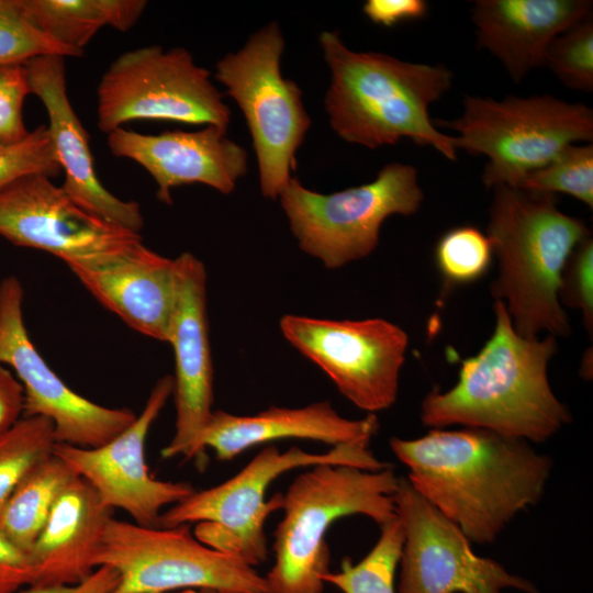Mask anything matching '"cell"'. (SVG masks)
<instances>
[{
	"label": "cell",
	"mask_w": 593,
	"mask_h": 593,
	"mask_svg": "<svg viewBox=\"0 0 593 593\" xmlns=\"http://www.w3.org/2000/svg\"><path fill=\"white\" fill-rule=\"evenodd\" d=\"M0 236L49 253L66 265L121 250L142 240L78 205L51 177L33 174L0 188Z\"/></svg>",
	"instance_id": "2e32d148"
},
{
	"label": "cell",
	"mask_w": 593,
	"mask_h": 593,
	"mask_svg": "<svg viewBox=\"0 0 593 593\" xmlns=\"http://www.w3.org/2000/svg\"><path fill=\"white\" fill-rule=\"evenodd\" d=\"M398 480L391 467L318 465L296 475L283 494V517L275 530V563L265 577L269 593H323L328 528L350 515L379 526L393 519Z\"/></svg>",
	"instance_id": "5b68a950"
},
{
	"label": "cell",
	"mask_w": 593,
	"mask_h": 593,
	"mask_svg": "<svg viewBox=\"0 0 593 593\" xmlns=\"http://www.w3.org/2000/svg\"><path fill=\"white\" fill-rule=\"evenodd\" d=\"M499 275L491 286L514 329L524 338L570 334L559 299L562 273L573 250L590 236L583 221L561 212L555 194L493 188L488 234Z\"/></svg>",
	"instance_id": "277c9868"
},
{
	"label": "cell",
	"mask_w": 593,
	"mask_h": 593,
	"mask_svg": "<svg viewBox=\"0 0 593 593\" xmlns=\"http://www.w3.org/2000/svg\"><path fill=\"white\" fill-rule=\"evenodd\" d=\"M114 510L75 477L58 495L29 556L30 586L72 585L97 569L94 558Z\"/></svg>",
	"instance_id": "603a6c76"
},
{
	"label": "cell",
	"mask_w": 593,
	"mask_h": 593,
	"mask_svg": "<svg viewBox=\"0 0 593 593\" xmlns=\"http://www.w3.org/2000/svg\"><path fill=\"white\" fill-rule=\"evenodd\" d=\"M417 176L412 165L390 163L372 181L329 194L292 177L278 199L300 249L325 268L338 269L377 248L389 216L418 211L424 193Z\"/></svg>",
	"instance_id": "9c48e42d"
},
{
	"label": "cell",
	"mask_w": 593,
	"mask_h": 593,
	"mask_svg": "<svg viewBox=\"0 0 593 593\" xmlns=\"http://www.w3.org/2000/svg\"><path fill=\"white\" fill-rule=\"evenodd\" d=\"M107 135L112 155L134 160L147 170L157 184L158 200L168 205L176 187L202 183L230 194L247 172L246 149L227 137V128L217 125L160 134L119 127Z\"/></svg>",
	"instance_id": "ac0fdd59"
},
{
	"label": "cell",
	"mask_w": 593,
	"mask_h": 593,
	"mask_svg": "<svg viewBox=\"0 0 593 593\" xmlns=\"http://www.w3.org/2000/svg\"><path fill=\"white\" fill-rule=\"evenodd\" d=\"M31 93L24 64L0 67V146L24 141L31 133L25 126L23 104Z\"/></svg>",
	"instance_id": "d6a6232c"
},
{
	"label": "cell",
	"mask_w": 593,
	"mask_h": 593,
	"mask_svg": "<svg viewBox=\"0 0 593 593\" xmlns=\"http://www.w3.org/2000/svg\"><path fill=\"white\" fill-rule=\"evenodd\" d=\"M362 11L374 24L391 27L404 21L424 18L428 4L424 0H367Z\"/></svg>",
	"instance_id": "d590c367"
},
{
	"label": "cell",
	"mask_w": 593,
	"mask_h": 593,
	"mask_svg": "<svg viewBox=\"0 0 593 593\" xmlns=\"http://www.w3.org/2000/svg\"><path fill=\"white\" fill-rule=\"evenodd\" d=\"M433 121L459 134L458 150L488 157L482 183L492 189L518 188L566 146L593 139L592 109L551 94L502 100L465 96L460 116Z\"/></svg>",
	"instance_id": "52a82bcc"
},
{
	"label": "cell",
	"mask_w": 593,
	"mask_h": 593,
	"mask_svg": "<svg viewBox=\"0 0 593 593\" xmlns=\"http://www.w3.org/2000/svg\"><path fill=\"white\" fill-rule=\"evenodd\" d=\"M176 301L168 342L175 354L176 430L163 458H204L200 439L212 416L213 365L206 310V270L191 253L175 258Z\"/></svg>",
	"instance_id": "e0dca14e"
},
{
	"label": "cell",
	"mask_w": 593,
	"mask_h": 593,
	"mask_svg": "<svg viewBox=\"0 0 593 593\" xmlns=\"http://www.w3.org/2000/svg\"><path fill=\"white\" fill-rule=\"evenodd\" d=\"M494 314L493 334L475 356L462 360L456 384L423 399L421 421L430 429L473 427L544 443L571 421L548 380L556 337L518 335L502 301H495Z\"/></svg>",
	"instance_id": "7a4b0ae2"
},
{
	"label": "cell",
	"mask_w": 593,
	"mask_h": 593,
	"mask_svg": "<svg viewBox=\"0 0 593 593\" xmlns=\"http://www.w3.org/2000/svg\"><path fill=\"white\" fill-rule=\"evenodd\" d=\"M379 429L374 414L362 419L340 416L328 401L290 409L271 406L254 415H235L217 410L205 426L201 449L211 448L226 461L243 451L281 439H310L332 447L345 444L369 446Z\"/></svg>",
	"instance_id": "7402d4cb"
},
{
	"label": "cell",
	"mask_w": 593,
	"mask_h": 593,
	"mask_svg": "<svg viewBox=\"0 0 593 593\" xmlns=\"http://www.w3.org/2000/svg\"><path fill=\"white\" fill-rule=\"evenodd\" d=\"M591 15L589 0H477L471 9L479 46L516 83L544 66L557 35Z\"/></svg>",
	"instance_id": "44dd1931"
},
{
	"label": "cell",
	"mask_w": 593,
	"mask_h": 593,
	"mask_svg": "<svg viewBox=\"0 0 593 593\" xmlns=\"http://www.w3.org/2000/svg\"><path fill=\"white\" fill-rule=\"evenodd\" d=\"M86 289L130 327L168 342L176 301V264L142 240L67 265Z\"/></svg>",
	"instance_id": "ffe728a7"
},
{
	"label": "cell",
	"mask_w": 593,
	"mask_h": 593,
	"mask_svg": "<svg viewBox=\"0 0 593 593\" xmlns=\"http://www.w3.org/2000/svg\"><path fill=\"white\" fill-rule=\"evenodd\" d=\"M178 593H198V591H195L194 589H186Z\"/></svg>",
	"instance_id": "ab89813d"
},
{
	"label": "cell",
	"mask_w": 593,
	"mask_h": 593,
	"mask_svg": "<svg viewBox=\"0 0 593 593\" xmlns=\"http://www.w3.org/2000/svg\"><path fill=\"white\" fill-rule=\"evenodd\" d=\"M98 127L110 132L138 120L228 128L231 110L184 47L134 48L116 57L97 89Z\"/></svg>",
	"instance_id": "30bf717a"
},
{
	"label": "cell",
	"mask_w": 593,
	"mask_h": 593,
	"mask_svg": "<svg viewBox=\"0 0 593 593\" xmlns=\"http://www.w3.org/2000/svg\"><path fill=\"white\" fill-rule=\"evenodd\" d=\"M318 42L331 71L324 105L342 139L374 149L409 138L457 159L456 137L440 132L429 116L430 104L451 87L449 68L355 52L337 32H321Z\"/></svg>",
	"instance_id": "3957f363"
},
{
	"label": "cell",
	"mask_w": 593,
	"mask_h": 593,
	"mask_svg": "<svg viewBox=\"0 0 593 593\" xmlns=\"http://www.w3.org/2000/svg\"><path fill=\"white\" fill-rule=\"evenodd\" d=\"M43 55L82 56L36 29L24 15L20 0H0V67Z\"/></svg>",
	"instance_id": "4dcf8cb0"
},
{
	"label": "cell",
	"mask_w": 593,
	"mask_h": 593,
	"mask_svg": "<svg viewBox=\"0 0 593 593\" xmlns=\"http://www.w3.org/2000/svg\"><path fill=\"white\" fill-rule=\"evenodd\" d=\"M318 465L350 466L366 470L389 468L369 446L345 444L323 454L293 446L281 452L264 447L239 472L213 488L194 491L159 516V527L197 523L194 537L205 546L239 558L250 567L268 557L265 522L282 508L283 494L266 500L270 483L287 471Z\"/></svg>",
	"instance_id": "8992f818"
},
{
	"label": "cell",
	"mask_w": 593,
	"mask_h": 593,
	"mask_svg": "<svg viewBox=\"0 0 593 593\" xmlns=\"http://www.w3.org/2000/svg\"><path fill=\"white\" fill-rule=\"evenodd\" d=\"M174 376L161 377L135 421L104 445L81 448L55 443L53 447V455L86 480L105 506L123 510L145 527H159L161 510L195 491L188 482L156 479L146 462L148 432L174 393Z\"/></svg>",
	"instance_id": "9a60e30c"
},
{
	"label": "cell",
	"mask_w": 593,
	"mask_h": 593,
	"mask_svg": "<svg viewBox=\"0 0 593 593\" xmlns=\"http://www.w3.org/2000/svg\"><path fill=\"white\" fill-rule=\"evenodd\" d=\"M411 485L474 544H492L545 493L552 461L530 443L473 427L392 437Z\"/></svg>",
	"instance_id": "6da1fadb"
},
{
	"label": "cell",
	"mask_w": 593,
	"mask_h": 593,
	"mask_svg": "<svg viewBox=\"0 0 593 593\" xmlns=\"http://www.w3.org/2000/svg\"><path fill=\"white\" fill-rule=\"evenodd\" d=\"M31 580L30 556L0 532V593H15Z\"/></svg>",
	"instance_id": "e575fe53"
},
{
	"label": "cell",
	"mask_w": 593,
	"mask_h": 593,
	"mask_svg": "<svg viewBox=\"0 0 593 593\" xmlns=\"http://www.w3.org/2000/svg\"><path fill=\"white\" fill-rule=\"evenodd\" d=\"M198 593H233V592L215 590V589H201Z\"/></svg>",
	"instance_id": "f35d334b"
},
{
	"label": "cell",
	"mask_w": 593,
	"mask_h": 593,
	"mask_svg": "<svg viewBox=\"0 0 593 593\" xmlns=\"http://www.w3.org/2000/svg\"><path fill=\"white\" fill-rule=\"evenodd\" d=\"M60 171L47 125L37 126L21 143L0 146V188L26 175L53 178Z\"/></svg>",
	"instance_id": "1f68e13d"
},
{
	"label": "cell",
	"mask_w": 593,
	"mask_h": 593,
	"mask_svg": "<svg viewBox=\"0 0 593 593\" xmlns=\"http://www.w3.org/2000/svg\"><path fill=\"white\" fill-rule=\"evenodd\" d=\"M118 582V572L110 567L101 566L88 579L78 584L27 586L21 593H110Z\"/></svg>",
	"instance_id": "74e56055"
},
{
	"label": "cell",
	"mask_w": 593,
	"mask_h": 593,
	"mask_svg": "<svg viewBox=\"0 0 593 593\" xmlns=\"http://www.w3.org/2000/svg\"><path fill=\"white\" fill-rule=\"evenodd\" d=\"M593 240L589 236L571 254L563 269L559 299L581 310L585 327L593 326Z\"/></svg>",
	"instance_id": "836d02e7"
},
{
	"label": "cell",
	"mask_w": 593,
	"mask_h": 593,
	"mask_svg": "<svg viewBox=\"0 0 593 593\" xmlns=\"http://www.w3.org/2000/svg\"><path fill=\"white\" fill-rule=\"evenodd\" d=\"M24 65L31 93L46 109L49 137L65 174L63 190L88 212L139 233L144 219L138 203L113 195L96 174L89 135L68 98L65 57L36 56Z\"/></svg>",
	"instance_id": "d6986e66"
},
{
	"label": "cell",
	"mask_w": 593,
	"mask_h": 593,
	"mask_svg": "<svg viewBox=\"0 0 593 593\" xmlns=\"http://www.w3.org/2000/svg\"><path fill=\"white\" fill-rule=\"evenodd\" d=\"M284 37L278 22L256 31L223 56L214 78L240 109L257 158L259 187L276 200L293 177L295 154L311 126L302 90L281 72Z\"/></svg>",
	"instance_id": "ba28073f"
},
{
	"label": "cell",
	"mask_w": 593,
	"mask_h": 593,
	"mask_svg": "<svg viewBox=\"0 0 593 593\" xmlns=\"http://www.w3.org/2000/svg\"><path fill=\"white\" fill-rule=\"evenodd\" d=\"M544 66L566 87L583 92L593 91L592 15L550 42Z\"/></svg>",
	"instance_id": "f546056e"
},
{
	"label": "cell",
	"mask_w": 593,
	"mask_h": 593,
	"mask_svg": "<svg viewBox=\"0 0 593 593\" xmlns=\"http://www.w3.org/2000/svg\"><path fill=\"white\" fill-rule=\"evenodd\" d=\"M279 326L286 340L357 407L373 414L395 403L409 345L407 334L396 324L287 314Z\"/></svg>",
	"instance_id": "7c38bea8"
},
{
	"label": "cell",
	"mask_w": 593,
	"mask_h": 593,
	"mask_svg": "<svg viewBox=\"0 0 593 593\" xmlns=\"http://www.w3.org/2000/svg\"><path fill=\"white\" fill-rule=\"evenodd\" d=\"M23 385L8 368L0 363V437L23 417Z\"/></svg>",
	"instance_id": "8d00e7d4"
},
{
	"label": "cell",
	"mask_w": 593,
	"mask_h": 593,
	"mask_svg": "<svg viewBox=\"0 0 593 593\" xmlns=\"http://www.w3.org/2000/svg\"><path fill=\"white\" fill-rule=\"evenodd\" d=\"M380 536L372 549L357 563L342 561L337 572H326L323 581L344 593H395L394 578L400 562L403 533L395 516L380 526Z\"/></svg>",
	"instance_id": "484cf974"
},
{
	"label": "cell",
	"mask_w": 593,
	"mask_h": 593,
	"mask_svg": "<svg viewBox=\"0 0 593 593\" xmlns=\"http://www.w3.org/2000/svg\"><path fill=\"white\" fill-rule=\"evenodd\" d=\"M26 19L41 32L83 55L103 26L130 31L143 14L144 0H20Z\"/></svg>",
	"instance_id": "cb8c5ba5"
},
{
	"label": "cell",
	"mask_w": 593,
	"mask_h": 593,
	"mask_svg": "<svg viewBox=\"0 0 593 593\" xmlns=\"http://www.w3.org/2000/svg\"><path fill=\"white\" fill-rule=\"evenodd\" d=\"M54 425L43 416L22 417L0 437V510L23 477L53 454Z\"/></svg>",
	"instance_id": "4316f807"
},
{
	"label": "cell",
	"mask_w": 593,
	"mask_h": 593,
	"mask_svg": "<svg viewBox=\"0 0 593 593\" xmlns=\"http://www.w3.org/2000/svg\"><path fill=\"white\" fill-rule=\"evenodd\" d=\"M23 287L10 276L0 282V363L10 366L24 389L23 417L43 416L54 425L55 441L96 448L136 418L128 409L99 405L72 391L45 362L23 320Z\"/></svg>",
	"instance_id": "5bb4252c"
},
{
	"label": "cell",
	"mask_w": 593,
	"mask_h": 593,
	"mask_svg": "<svg viewBox=\"0 0 593 593\" xmlns=\"http://www.w3.org/2000/svg\"><path fill=\"white\" fill-rule=\"evenodd\" d=\"M519 189L566 193L593 206V145L570 144L548 164L528 174Z\"/></svg>",
	"instance_id": "83f0119b"
},
{
	"label": "cell",
	"mask_w": 593,
	"mask_h": 593,
	"mask_svg": "<svg viewBox=\"0 0 593 593\" xmlns=\"http://www.w3.org/2000/svg\"><path fill=\"white\" fill-rule=\"evenodd\" d=\"M94 566L118 572L119 582L110 593H164L177 589L269 593L265 577L254 567L199 541L190 524L145 527L112 517Z\"/></svg>",
	"instance_id": "8fae6325"
},
{
	"label": "cell",
	"mask_w": 593,
	"mask_h": 593,
	"mask_svg": "<svg viewBox=\"0 0 593 593\" xmlns=\"http://www.w3.org/2000/svg\"><path fill=\"white\" fill-rule=\"evenodd\" d=\"M493 258L489 237L478 227L462 225L446 232L435 248L436 265L448 283L465 284L483 277Z\"/></svg>",
	"instance_id": "f1b7e54d"
},
{
	"label": "cell",
	"mask_w": 593,
	"mask_h": 593,
	"mask_svg": "<svg viewBox=\"0 0 593 593\" xmlns=\"http://www.w3.org/2000/svg\"><path fill=\"white\" fill-rule=\"evenodd\" d=\"M403 533L399 593H538L528 580L478 556L461 529L399 478L393 494Z\"/></svg>",
	"instance_id": "4fadbf2b"
},
{
	"label": "cell",
	"mask_w": 593,
	"mask_h": 593,
	"mask_svg": "<svg viewBox=\"0 0 593 593\" xmlns=\"http://www.w3.org/2000/svg\"><path fill=\"white\" fill-rule=\"evenodd\" d=\"M75 477L53 454L36 463L0 510V532L29 555L58 495Z\"/></svg>",
	"instance_id": "d4e9b609"
}]
</instances>
